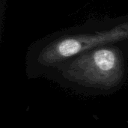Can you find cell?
Here are the masks:
<instances>
[{"mask_svg": "<svg viewBox=\"0 0 128 128\" xmlns=\"http://www.w3.org/2000/svg\"><path fill=\"white\" fill-rule=\"evenodd\" d=\"M122 41H128V14L89 20L56 32L32 43L26 56L27 72L31 75L50 72L80 53Z\"/></svg>", "mask_w": 128, "mask_h": 128, "instance_id": "cell-1", "label": "cell"}, {"mask_svg": "<svg viewBox=\"0 0 128 128\" xmlns=\"http://www.w3.org/2000/svg\"><path fill=\"white\" fill-rule=\"evenodd\" d=\"M128 59V41H122L80 53L50 72H55L69 82L110 90L118 87L124 80Z\"/></svg>", "mask_w": 128, "mask_h": 128, "instance_id": "cell-2", "label": "cell"}]
</instances>
